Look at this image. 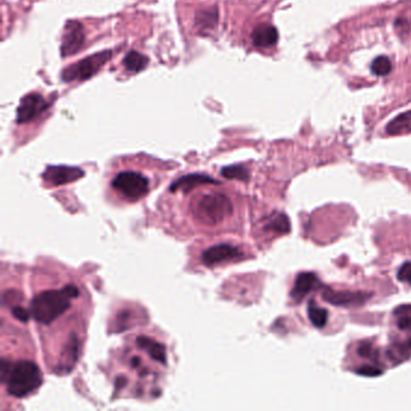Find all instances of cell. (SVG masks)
Masks as SVG:
<instances>
[{
	"instance_id": "6da1fadb",
	"label": "cell",
	"mask_w": 411,
	"mask_h": 411,
	"mask_svg": "<svg viewBox=\"0 0 411 411\" xmlns=\"http://www.w3.org/2000/svg\"><path fill=\"white\" fill-rule=\"evenodd\" d=\"M0 378L6 385L8 392L15 398L29 396L42 383V374L34 362L19 360L10 363L9 360L0 362Z\"/></svg>"
},
{
	"instance_id": "7a4b0ae2",
	"label": "cell",
	"mask_w": 411,
	"mask_h": 411,
	"mask_svg": "<svg viewBox=\"0 0 411 411\" xmlns=\"http://www.w3.org/2000/svg\"><path fill=\"white\" fill-rule=\"evenodd\" d=\"M80 291L75 285H66L60 290L44 291L35 295L30 303V313L37 322L51 325L71 307Z\"/></svg>"
},
{
	"instance_id": "3957f363",
	"label": "cell",
	"mask_w": 411,
	"mask_h": 411,
	"mask_svg": "<svg viewBox=\"0 0 411 411\" xmlns=\"http://www.w3.org/2000/svg\"><path fill=\"white\" fill-rule=\"evenodd\" d=\"M232 203L221 193H209L201 197L194 206V215L204 223L215 226L230 215Z\"/></svg>"
},
{
	"instance_id": "277c9868",
	"label": "cell",
	"mask_w": 411,
	"mask_h": 411,
	"mask_svg": "<svg viewBox=\"0 0 411 411\" xmlns=\"http://www.w3.org/2000/svg\"><path fill=\"white\" fill-rule=\"evenodd\" d=\"M111 57L112 51L110 50H105L86 57L82 61L66 66V69L62 71V79L64 82L91 79L102 69V66H105L111 60Z\"/></svg>"
},
{
	"instance_id": "5b68a950",
	"label": "cell",
	"mask_w": 411,
	"mask_h": 411,
	"mask_svg": "<svg viewBox=\"0 0 411 411\" xmlns=\"http://www.w3.org/2000/svg\"><path fill=\"white\" fill-rule=\"evenodd\" d=\"M111 186L126 199L138 201L147 194L149 179L138 172H121L112 180Z\"/></svg>"
},
{
	"instance_id": "8992f818",
	"label": "cell",
	"mask_w": 411,
	"mask_h": 411,
	"mask_svg": "<svg viewBox=\"0 0 411 411\" xmlns=\"http://www.w3.org/2000/svg\"><path fill=\"white\" fill-rule=\"evenodd\" d=\"M86 42V33L82 24L79 21H68L64 26L62 37L61 53L63 57H71L81 51Z\"/></svg>"
},
{
	"instance_id": "52a82bcc",
	"label": "cell",
	"mask_w": 411,
	"mask_h": 411,
	"mask_svg": "<svg viewBox=\"0 0 411 411\" xmlns=\"http://www.w3.org/2000/svg\"><path fill=\"white\" fill-rule=\"evenodd\" d=\"M51 103L44 98L42 94L30 93L24 95L21 99L19 108H17V123H27L33 121L37 117L40 116L42 112L46 111L50 108Z\"/></svg>"
},
{
	"instance_id": "ba28073f",
	"label": "cell",
	"mask_w": 411,
	"mask_h": 411,
	"mask_svg": "<svg viewBox=\"0 0 411 411\" xmlns=\"http://www.w3.org/2000/svg\"><path fill=\"white\" fill-rule=\"evenodd\" d=\"M243 253L237 246L230 244H219L215 246L206 248L201 253V261L208 266H215L227 262L235 261L241 257Z\"/></svg>"
},
{
	"instance_id": "9c48e42d",
	"label": "cell",
	"mask_w": 411,
	"mask_h": 411,
	"mask_svg": "<svg viewBox=\"0 0 411 411\" xmlns=\"http://www.w3.org/2000/svg\"><path fill=\"white\" fill-rule=\"evenodd\" d=\"M42 176L47 183L55 185V186H61V185L73 183L75 180L82 178L84 172L80 168H75V167L55 165V167H48Z\"/></svg>"
},
{
	"instance_id": "30bf717a",
	"label": "cell",
	"mask_w": 411,
	"mask_h": 411,
	"mask_svg": "<svg viewBox=\"0 0 411 411\" xmlns=\"http://www.w3.org/2000/svg\"><path fill=\"white\" fill-rule=\"evenodd\" d=\"M369 293L363 292H336V291L327 290L323 293V298L328 303L336 304L338 307H352L360 305L369 298Z\"/></svg>"
},
{
	"instance_id": "8fae6325",
	"label": "cell",
	"mask_w": 411,
	"mask_h": 411,
	"mask_svg": "<svg viewBox=\"0 0 411 411\" xmlns=\"http://www.w3.org/2000/svg\"><path fill=\"white\" fill-rule=\"evenodd\" d=\"M318 285V276L313 273H302L297 276L295 281V286L291 291V297L300 302L305 295L315 290Z\"/></svg>"
},
{
	"instance_id": "7c38bea8",
	"label": "cell",
	"mask_w": 411,
	"mask_h": 411,
	"mask_svg": "<svg viewBox=\"0 0 411 411\" xmlns=\"http://www.w3.org/2000/svg\"><path fill=\"white\" fill-rule=\"evenodd\" d=\"M251 39L255 46L266 48L275 45L279 40V33H277V29L271 24H261L253 29Z\"/></svg>"
},
{
	"instance_id": "4fadbf2b",
	"label": "cell",
	"mask_w": 411,
	"mask_h": 411,
	"mask_svg": "<svg viewBox=\"0 0 411 411\" xmlns=\"http://www.w3.org/2000/svg\"><path fill=\"white\" fill-rule=\"evenodd\" d=\"M136 345L143 350H145L154 360H158L162 365L167 363V351L162 344H159L149 336H138Z\"/></svg>"
},
{
	"instance_id": "5bb4252c",
	"label": "cell",
	"mask_w": 411,
	"mask_h": 411,
	"mask_svg": "<svg viewBox=\"0 0 411 411\" xmlns=\"http://www.w3.org/2000/svg\"><path fill=\"white\" fill-rule=\"evenodd\" d=\"M204 183H219L215 181L214 179L209 178L206 175H201V174H190L183 178L178 180L176 183H173V186L170 187L172 191H179L181 190L183 192H190L197 186H201Z\"/></svg>"
},
{
	"instance_id": "9a60e30c",
	"label": "cell",
	"mask_w": 411,
	"mask_h": 411,
	"mask_svg": "<svg viewBox=\"0 0 411 411\" xmlns=\"http://www.w3.org/2000/svg\"><path fill=\"white\" fill-rule=\"evenodd\" d=\"M386 131L390 136H403L411 133V111L398 115L388 123Z\"/></svg>"
},
{
	"instance_id": "2e32d148",
	"label": "cell",
	"mask_w": 411,
	"mask_h": 411,
	"mask_svg": "<svg viewBox=\"0 0 411 411\" xmlns=\"http://www.w3.org/2000/svg\"><path fill=\"white\" fill-rule=\"evenodd\" d=\"M387 356L388 358L394 363H401L403 360H407L411 356V339L392 344L388 347Z\"/></svg>"
},
{
	"instance_id": "e0dca14e",
	"label": "cell",
	"mask_w": 411,
	"mask_h": 411,
	"mask_svg": "<svg viewBox=\"0 0 411 411\" xmlns=\"http://www.w3.org/2000/svg\"><path fill=\"white\" fill-rule=\"evenodd\" d=\"M219 22V12L216 8L201 10L196 16V26L201 30H209L215 28Z\"/></svg>"
},
{
	"instance_id": "ac0fdd59",
	"label": "cell",
	"mask_w": 411,
	"mask_h": 411,
	"mask_svg": "<svg viewBox=\"0 0 411 411\" xmlns=\"http://www.w3.org/2000/svg\"><path fill=\"white\" fill-rule=\"evenodd\" d=\"M123 64L126 66L127 71H131V73H139L149 66V58L141 55L139 52L129 51L123 60Z\"/></svg>"
},
{
	"instance_id": "d6986e66",
	"label": "cell",
	"mask_w": 411,
	"mask_h": 411,
	"mask_svg": "<svg viewBox=\"0 0 411 411\" xmlns=\"http://www.w3.org/2000/svg\"><path fill=\"white\" fill-rule=\"evenodd\" d=\"M308 316L310 322L316 328H323L328 322L327 309L320 308L313 300H310L308 307Z\"/></svg>"
},
{
	"instance_id": "ffe728a7",
	"label": "cell",
	"mask_w": 411,
	"mask_h": 411,
	"mask_svg": "<svg viewBox=\"0 0 411 411\" xmlns=\"http://www.w3.org/2000/svg\"><path fill=\"white\" fill-rule=\"evenodd\" d=\"M290 221L287 216L284 214H276L274 217H271L269 222L266 224V229L273 230L275 233L284 234L290 232Z\"/></svg>"
},
{
	"instance_id": "44dd1931",
	"label": "cell",
	"mask_w": 411,
	"mask_h": 411,
	"mask_svg": "<svg viewBox=\"0 0 411 411\" xmlns=\"http://www.w3.org/2000/svg\"><path fill=\"white\" fill-rule=\"evenodd\" d=\"M397 326L402 331H411V305H402L394 310Z\"/></svg>"
},
{
	"instance_id": "7402d4cb",
	"label": "cell",
	"mask_w": 411,
	"mask_h": 411,
	"mask_svg": "<svg viewBox=\"0 0 411 411\" xmlns=\"http://www.w3.org/2000/svg\"><path fill=\"white\" fill-rule=\"evenodd\" d=\"M391 71H392V63L388 57L381 56L374 60L373 64H372V71L374 75L386 76L391 73Z\"/></svg>"
},
{
	"instance_id": "603a6c76",
	"label": "cell",
	"mask_w": 411,
	"mask_h": 411,
	"mask_svg": "<svg viewBox=\"0 0 411 411\" xmlns=\"http://www.w3.org/2000/svg\"><path fill=\"white\" fill-rule=\"evenodd\" d=\"M222 175L224 178L237 179V180H243V181H246L250 176L248 169L243 165H232V167L223 168L222 169Z\"/></svg>"
},
{
	"instance_id": "cb8c5ba5",
	"label": "cell",
	"mask_w": 411,
	"mask_h": 411,
	"mask_svg": "<svg viewBox=\"0 0 411 411\" xmlns=\"http://www.w3.org/2000/svg\"><path fill=\"white\" fill-rule=\"evenodd\" d=\"M357 352H358V355L360 357H365V358L374 360V362H378V351L373 345H370V344H362L358 347Z\"/></svg>"
},
{
	"instance_id": "d4e9b609",
	"label": "cell",
	"mask_w": 411,
	"mask_h": 411,
	"mask_svg": "<svg viewBox=\"0 0 411 411\" xmlns=\"http://www.w3.org/2000/svg\"><path fill=\"white\" fill-rule=\"evenodd\" d=\"M356 373L362 376H368V378H374V376H378L383 374L381 368H378L376 365H365L360 367L358 369L356 370Z\"/></svg>"
},
{
	"instance_id": "484cf974",
	"label": "cell",
	"mask_w": 411,
	"mask_h": 411,
	"mask_svg": "<svg viewBox=\"0 0 411 411\" xmlns=\"http://www.w3.org/2000/svg\"><path fill=\"white\" fill-rule=\"evenodd\" d=\"M398 280L411 285V262L404 263L397 273Z\"/></svg>"
},
{
	"instance_id": "4316f807",
	"label": "cell",
	"mask_w": 411,
	"mask_h": 411,
	"mask_svg": "<svg viewBox=\"0 0 411 411\" xmlns=\"http://www.w3.org/2000/svg\"><path fill=\"white\" fill-rule=\"evenodd\" d=\"M11 313L15 318H17L21 322H28L29 316L32 313H29L27 309L22 308V307H14L11 309Z\"/></svg>"
},
{
	"instance_id": "83f0119b",
	"label": "cell",
	"mask_w": 411,
	"mask_h": 411,
	"mask_svg": "<svg viewBox=\"0 0 411 411\" xmlns=\"http://www.w3.org/2000/svg\"><path fill=\"white\" fill-rule=\"evenodd\" d=\"M131 367H133V368H136V369H138V368H140V365H141L140 357H138V356H136V357H131Z\"/></svg>"
}]
</instances>
